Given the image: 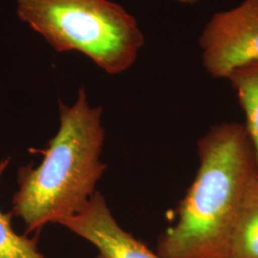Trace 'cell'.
<instances>
[{
	"label": "cell",
	"mask_w": 258,
	"mask_h": 258,
	"mask_svg": "<svg viewBox=\"0 0 258 258\" xmlns=\"http://www.w3.org/2000/svg\"><path fill=\"white\" fill-rule=\"evenodd\" d=\"M199 45L206 71L216 79L227 80L234 70L258 62V0L214 14Z\"/></svg>",
	"instance_id": "obj_4"
},
{
	"label": "cell",
	"mask_w": 258,
	"mask_h": 258,
	"mask_svg": "<svg viewBox=\"0 0 258 258\" xmlns=\"http://www.w3.org/2000/svg\"><path fill=\"white\" fill-rule=\"evenodd\" d=\"M102 108L92 107L84 87L73 105L59 102V129L41 151L40 165L20 167L11 214L31 234L79 213L96 192L106 166L100 156L105 131Z\"/></svg>",
	"instance_id": "obj_2"
},
{
	"label": "cell",
	"mask_w": 258,
	"mask_h": 258,
	"mask_svg": "<svg viewBox=\"0 0 258 258\" xmlns=\"http://www.w3.org/2000/svg\"><path fill=\"white\" fill-rule=\"evenodd\" d=\"M199 166L177 209L175 225L157 243L163 258H225L232 225L258 174L244 124L213 125L197 144Z\"/></svg>",
	"instance_id": "obj_1"
},
{
	"label": "cell",
	"mask_w": 258,
	"mask_h": 258,
	"mask_svg": "<svg viewBox=\"0 0 258 258\" xmlns=\"http://www.w3.org/2000/svg\"><path fill=\"white\" fill-rule=\"evenodd\" d=\"M10 158L0 161V181L10 165ZM11 212L0 209V258H45L38 250L37 238L19 234L14 230Z\"/></svg>",
	"instance_id": "obj_8"
},
{
	"label": "cell",
	"mask_w": 258,
	"mask_h": 258,
	"mask_svg": "<svg viewBox=\"0 0 258 258\" xmlns=\"http://www.w3.org/2000/svg\"><path fill=\"white\" fill-rule=\"evenodd\" d=\"M18 15L55 52H80L107 74L127 70L145 42L135 18L110 0H18Z\"/></svg>",
	"instance_id": "obj_3"
},
{
	"label": "cell",
	"mask_w": 258,
	"mask_h": 258,
	"mask_svg": "<svg viewBox=\"0 0 258 258\" xmlns=\"http://www.w3.org/2000/svg\"><path fill=\"white\" fill-rule=\"evenodd\" d=\"M236 93L246 123L244 124L254 152L258 169V62L234 70L228 79Z\"/></svg>",
	"instance_id": "obj_7"
},
{
	"label": "cell",
	"mask_w": 258,
	"mask_h": 258,
	"mask_svg": "<svg viewBox=\"0 0 258 258\" xmlns=\"http://www.w3.org/2000/svg\"><path fill=\"white\" fill-rule=\"evenodd\" d=\"M225 258H258V174L232 225Z\"/></svg>",
	"instance_id": "obj_6"
},
{
	"label": "cell",
	"mask_w": 258,
	"mask_h": 258,
	"mask_svg": "<svg viewBox=\"0 0 258 258\" xmlns=\"http://www.w3.org/2000/svg\"><path fill=\"white\" fill-rule=\"evenodd\" d=\"M174 1L184 5H194L198 2V0H174Z\"/></svg>",
	"instance_id": "obj_9"
},
{
	"label": "cell",
	"mask_w": 258,
	"mask_h": 258,
	"mask_svg": "<svg viewBox=\"0 0 258 258\" xmlns=\"http://www.w3.org/2000/svg\"><path fill=\"white\" fill-rule=\"evenodd\" d=\"M58 224L95 246L97 258H163L120 227L99 191L81 212Z\"/></svg>",
	"instance_id": "obj_5"
}]
</instances>
